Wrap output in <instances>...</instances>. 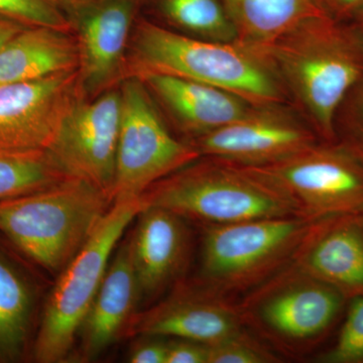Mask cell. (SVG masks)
Masks as SVG:
<instances>
[{
  "label": "cell",
  "mask_w": 363,
  "mask_h": 363,
  "mask_svg": "<svg viewBox=\"0 0 363 363\" xmlns=\"http://www.w3.org/2000/svg\"><path fill=\"white\" fill-rule=\"evenodd\" d=\"M124 78L152 74L214 86L253 105L283 104L286 88L267 49L241 40L190 37L147 20L138 21Z\"/></svg>",
  "instance_id": "cell-1"
},
{
  "label": "cell",
  "mask_w": 363,
  "mask_h": 363,
  "mask_svg": "<svg viewBox=\"0 0 363 363\" xmlns=\"http://www.w3.org/2000/svg\"><path fill=\"white\" fill-rule=\"evenodd\" d=\"M279 78L325 142L339 108L363 78V45L350 25L319 16L267 48Z\"/></svg>",
  "instance_id": "cell-2"
},
{
  "label": "cell",
  "mask_w": 363,
  "mask_h": 363,
  "mask_svg": "<svg viewBox=\"0 0 363 363\" xmlns=\"http://www.w3.org/2000/svg\"><path fill=\"white\" fill-rule=\"evenodd\" d=\"M113 201L78 179L0 201V238L45 271H62L83 247Z\"/></svg>",
  "instance_id": "cell-3"
},
{
  "label": "cell",
  "mask_w": 363,
  "mask_h": 363,
  "mask_svg": "<svg viewBox=\"0 0 363 363\" xmlns=\"http://www.w3.org/2000/svg\"><path fill=\"white\" fill-rule=\"evenodd\" d=\"M188 164L147 189L143 207H160L207 224L308 216L293 200L243 168L215 160Z\"/></svg>",
  "instance_id": "cell-4"
},
{
  "label": "cell",
  "mask_w": 363,
  "mask_h": 363,
  "mask_svg": "<svg viewBox=\"0 0 363 363\" xmlns=\"http://www.w3.org/2000/svg\"><path fill=\"white\" fill-rule=\"evenodd\" d=\"M143 208L140 198L114 203L87 242L62 269L33 342L35 362H60L69 354L104 281L114 247Z\"/></svg>",
  "instance_id": "cell-5"
},
{
  "label": "cell",
  "mask_w": 363,
  "mask_h": 363,
  "mask_svg": "<svg viewBox=\"0 0 363 363\" xmlns=\"http://www.w3.org/2000/svg\"><path fill=\"white\" fill-rule=\"evenodd\" d=\"M119 91L121 121L113 204L142 197L154 184L200 157L194 145L171 135L142 79L124 78Z\"/></svg>",
  "instance_id": "cell-6"
},
{
  "label": "cell",
  "mask_w": 363,
  "mask_h": 363,
  "mask_svg": "<svg viewBox=\"0 0 363 363\" xmlns=\"http://www.w3.org/2000/svg\"><path fill=\"white\" fill-rule=\"evenodd\" d=\"M240 168L290 198L308 216L363 215V161L337 142L317 143L285 160Z\"/></svg>",
  "instance_id": "cell-7"
},
{
  "label": "cell",
  "mask_w": 363,
  "mask_h": 363,
  "mask_svg": "<svg viewBox=\"0 0 363 363\" xmlns=\"http://www.w3.org/2000/svg\"><path fill=\"white\" fill-rule=\"evenodd\" d=\"M325 219L290 216L207 224L203 277L225 288L247 283L298 247Z\"/></svg>",
  "instance_id": "cell-8"
},
{
  "label": "cell",
  "mask_w": 363,
  "mask_h": 363,
  "mask_svg": "<svg viewBox=\"0 0 363 363\" xmlns=\"http://www.w3.org/2000/svg\"><path fill=\"white\" fill-rule=\"evenodd\" d=\"M75 33L82 96L112 89L124 75L126 50L145 0H57Z\"/></svg>",
  "instance_id": "cell-9"
},
{
  "label": "cell",
  "mask_w": 363,
  "mask_h": 363,
  "mask_svg": "<svg viewBox=\"0 0 363 363\" xmlns=\"http://www.w3.org/2000/svg\"><path fill=\"white\" fill-rule=\"evenodd\" d=\"M121 121V91L80 95L47 152L67 178L87 182L111 197Z\"/></svg>",
  "instance_id": "cell-10"
},
{
  "label": "cell",
  "mask_w": 363,
  "mask_h": 363,
  "mask_svg": "<svg viewBox=\"0 0 363 363\" xmlns=\"http://www.w3.org/2000/svg\"><path fill=\"white\" fill-rule=\"evenodd\" d=\"M281 104L253 105L245 116L198 136L200 156L238 167H257L294 156L317 143L316 135L281 108Z\"/></svg>",
  "instance_id": "cell-11"
},
{
  "label": "cell",
  "mask_w": 363,
  "mask_h": 363,
  "mask_svg": "<svg viewBox=\"0 0 363 363\" xmlns=\"http://www.w3.org/2000/svg\"><path fill=\"white\" fill-rule=\"evenodd\" d=\"M80 95L78 70L0 85V150H49Z\"/></svg>",
  "instance_id": "cell-12"
},
{
  "label": "cell",
  "mask_w": 363,
  "mask_h": 363,
  "mask_svg": "<svg viewBox=\"0 0 363 363\" xmlns=\"http://www.w3.org/2000/svg\"><path fill=\"white\" fill-rule=\"evenodd\" d=\"M130 242L140 295L152 297L179 272L187 248L182 217L160 207L143 208Z\"/></svg>",
  "instance_id": "cell-13"
},
{
  "label": "cell",
  "mask_w": 363,
  "mask_h": 363,
  "mask_svg": "<svg viewBox=\"0 0 363 363\" xmlns=\"http://www.w3.org/2000/svg\"><path fill=\"white\" fill-rule=\"evenodd\" d=\"M142 80L187 133L206 135L245 116L253 104L214 86L152 74Z\"/></svg>",
  "instance_id": "cell-14"
},
{
  "label": "cell",
  "mask_w": 363,
  "mask_h": 363,
  "mask_svg": "<svg viewBox=\"0 0 363 363\" xmlns=\"http://www.w3.org/2000/svg\"><path fill=\"white\" fill-rule=\"evenodd\" d=\"M303 271L346 298L363 295V224L359 216L327 218L310 240Z\"/></svg>",
  "instance_id": "cell-15"
},
{
  "label": "cell",
  "mask_w": 363,
  "mask_h": 363,
  "mask_svg": "<svg viewBox=\"0 0 363 363\" xmlns=\"http://www.w3.org/2000/svg\"><path fill=\"white\" fill-rule=\"evenodd\" d=\"M308 277L309 281L278 291L260 306L264 323L284 337L305 340L322 335L348 300L334 286Z\"/></svg>",
  "instance_id": "cell-16"
},
{
  "label": "cell",
  "mask_w": 363,
  "mask_h": 363,
  "mask_svg": "<svg viewBox=\"0 0 363 363\" xmlns=\"http://www.w3.org/2000/svg\"><path fill=\"white\" fill-rule=\"evenodd\" d=\"M131 334L172 336L214 345L241 335L235 313L211 301L181 298L133 318Z\"/></svg>",
  "instance_id": "cell-17"
},
{
  "label": "cell",
  "mask_w": 363,
  "mask_h": 363,
  "mask_svg": "<svg viewBox=\"0 0 363 363\" xmlns=\"http://www.w3.org/2000/svg\"><path fill=\"white\" fill-rule=\"evenodd\" d=\"M138 297L140 289L131 262L130 242L124 241L107 267L81 327L86 358L97 357L116 340L128 323Z\"/></svg>",
  "instance_id": "cell-18"
},
{
  "label": "cell",
  "mask_w": 363,
  "mask_h": 363,
  "mask_svg": "<svg viewBox=\"0 0 363 363\" xmlns=\"http://www.w3.org/2000/svg\"><path fill=\"white\" fill-rule=\"evenodd\" d=\"M78 65L77 44L71 32L28 26L0 50V85L76 71Z\"/></svg>",
  "instance_id": "cell-19"
},
{
  "label": "cell",
  "mask_w": 363,
  "mask_h": 363,
  "mask_svg": "<svg viewBox=\"0 0 363 363\" xmlns=\"http://www.w3.org/2000/svg\"><path fill=\"white\" fill-rule=\"evenodd\" d=\"M238 40L271 47L303 23L326 16L316 0H225Z\"/></svg>",
  "instance_id": "cell-20"
},
{
  "label": "cell",
  "mask_w": 363,
  "mask_h": 363,
  "mask_svg": "<svg viewBox=\"0 0 363 363\" xmlns=\"http://www.w3.org/2000/svg\"><path fill=\"white\" fill-rule=\"evenodd\" d=\"M35 303L28 274L0 245V362H18L25 355Z\"/></svg>",
  "instance_id": "cell-21"
},
{
  "label": "cell",
  "mask_w": 363,
  "mask_h": 363,
  "mask_svg": "<svg viewBox=\"0 0 363 363\" xmlns=\"http://www.w3.org/2000/svg\"><path fill=\"white\" fill-rule=\"evenodd\" d=\"M171 30L214 42L238 40L225 0H145Z\"/></svg>",
  "instance_id": "cell-22"
},
{
  "label": "cell",
  "mask_w": 363,
  "mask_h": 363,
  "mask_svg": "<svg viewBox=\"0 0 363 363\" xmlns=\"http://www.w3.org/2000/svg\"><path fill=\"white\" fill-rule=\"evenodd\" d=\"M66 178L47 150H0V201L42 190Z\"/></svg>",
  "instance_id": "cell-23"
},
{
  "label": "cell",
  "mask_w": 363,
  "mask_h": 363,
  "mask_svg": "<svg viewBox=\"0 0 363 363\" xmlns=\"http://www.w3.org/2000/svg\"><path fill=\"white\" fill-rule=\"evenodd\" d=\"M337 340L320 360L326 363H363V295L350 298Z\"/></svg>",
  "instance_id": "cell-24"
},
{
  "label": "cell",
  "mask_w": 363,
  "mask_h": 363,
  "mask_svg": "<svg viewBox=\"0 0 363 363\" xmlns=\"http://www.w3.org/2000/svg\"><path fill=\"white\" fill-rule=\"evenodd\" d=\"M0 14L23 26H49L71 32L57 0H0Z\"/></svg>",
  "instance_id": "cell-25"
},
{
  "label": "cell",
  "mask_w": 363,
  "mask_h": 363,
  "mask_svg": "<svg viewBox=\"0 0 363 363\" xmlns=\"http://www.w3.org/2000/svg\"><path fill=\"white\" fill-rule=\"evenodd\" d=\"M335 142L363 161V78L339 108L335 121Z\"/></svg>",
  "instance_id": "cell-26"
},
{
  "label": "cell",
  "mask_w": 363,
  "mask_h": 363,
  "mask_svg": "<svg viewBox=\"0 0 363 363\" xmlns=\"http://www.w3.org/2000/svg\"><path fill=\"white\" fill-rule=\"evenodd\" d=\"M269 357L257 346L248 343L242 335L214 345H208L207 363H262Z\"/></svg>",
  "instance_id": "cell-27"
},
{
  "label": "cell",
  "mask_w": 363,
  "mask_h": 363,
  "mask_svg": "<svg viewBox=\"0 0 363 363\" xmlns=\"http://www.w3.org/2000/svg\"><path fill=\"white\" fill-rule=\"evenodd\" d=\"M325 16L345 25L363 16V0H316Z\"/></svg>",
  "instance_id": "cell-28"
},
{
  "label": "cell",
  "mask_w": 363,
  "mask_h": 363,
  "mask_svg": "<svg viewBox=\"0 0 363 363\" xmlns=\"http://www.w3.org/2000/svg\"><path fill=\"white\" fill-rule=\"evenodd\" d=\"M208 345L185 340L169 344L166 363H207Z\"/></svg>",
  "instance_id": "cell-29"
},
{
  "label": "cell",
  "mask_w": 363,
  "mask_h": 363,
  "mask_svg": "<svg viewBox=\"0 0 363 363\" xmlns=\"http://www.w3.org/2000/svg\"><path fill=\"white\" fill-rule=\"evenodd\" d=\"M169 344L150 342L136 348L130 357L133 363H166Z\"/></svg>",
  "instance_id": "cell-30"
},
{
  "label": "cell",
  "mask_w": 363,
  "mask_h": 363,
  "mask_svg": "<svg viewBox=\"0 0 363 363\" xmlns=\"http://www.w3.org/2000/svg\"><path fill=\"white\" fill-rule=\"evenodd\" d=\"M26 28L28 26L0 14V50Z\"/></svg>",
  "instance_id": "cell-31"
},
{
  "label": "cell",
  "mask_w": 363,
  "mask_h": 363,
  "mask_svg": "<svg viewBox=\"0 0 363 363\" xmlns=\"http://www.w3.org/2000/svg\"><path fill=\"white\" fill-rule=\"evenodd\" d=\"M350 26H352L353 30L357 33L358 38H359L360 42L363 45V16L360 20L355 21L354 23Z\"/></svg>",
  "instance_id": "cell-32"
},
{
  "label": "cell",
  "mask_w": 363,
  "mask_h": 363,
  "mask_svg": "<svg viewBox=\"0 0 363 363\" xmlns=\"http://www.w3.org/2000/svg\"><path fill=\"white\" fill-rule=\"evenodd\" d=\"M359 217H360V220H362V224H363V215H362V216H359Z\"/></svg>",
  "instance_id": "cell-33"
}]
</instances>
